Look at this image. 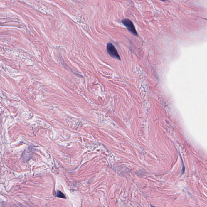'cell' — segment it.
Returning a JSON list of instances; mask_svg holds the SVG:
<instances>
[{"instance_id":"obj_1","label":"cell","mask_w":207,"mask_h":207,"mask_svg":"<svg viewBox=\"0 0 207 207\" xmlns=\"http://www.w3.org/2000/svg\"><path fill=\"white\" fill-rule=\"evenodd\" d=\"M107 52L111 57L119 60H121L117 49L111 43H108L107 45Z\"/></svg>"},{"instance_id":"obj_4","label":"cell","mask_w":207,"mask_h":207,"mask_svg":"<svg viewBox=\"0 0 207 207\" xmlns=\"http://www.w3.org/2000/svg\"><path fill=\"white\" fill-rule=\"evenodd\" d=\"M161 1H165V0H161Z\"/></svg>"},{"instance_id":"obj_2","label":"cell","mask_w":207,"mask_h":207,"mask_svg":"<svg viewBox=\"0 0 207 207\" xmlns=\"http://www.w3.org/2000/svg\"><path fill=\"white\" fill-rule=\"evenodd\" d=\"M122 22L131 33L136 36H138V33L135 28L134 26L131 21H130L129 19H125L122 20Z\"/></svg>"},{"instance_id":"obj_3","label":"cell","mask_w":207,"mask_h":207,"mask_svg":"<svg viewBox=\"0 0 207 207\" xmlns=\"http://www.w3.org/2000/svg\"><path fill=\"white\" fill-rule=\"evenodd\" d=\"M57 197H60V198H65V196L64 195L63 193L61 192L60 191H58L57 193Z\"/></svg>"}]
</instances>
